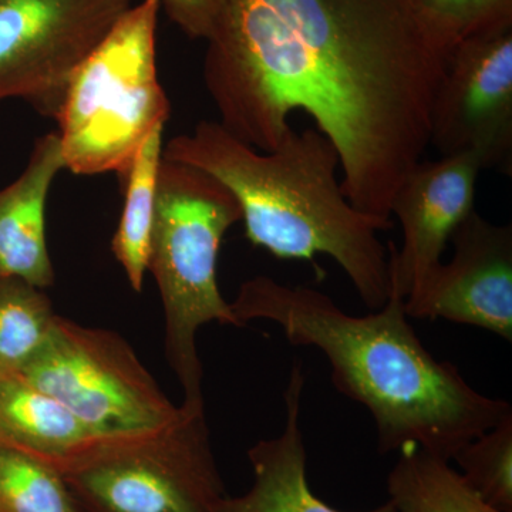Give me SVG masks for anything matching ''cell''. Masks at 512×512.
<instances>
[{
	"label": "cell",
	"mask_w": 512,
	"mask_h": 512,
	"mask_svg": "<svg viewBox=\"0 0 512 512\" xmlns=\"http://www.w3.org/2000/svg\"><path fill=\"white\" fill-rule=\"evenodd\" d=\"M447 59L417 0H228L204 82L222 127L261 151L292 114L311 116L353 207L392 221L397 188L430 147Z\"/></svg>",
	"instance_id": "obj_1"
},
{
	"label": "cell",
	"mask_w": 512,
	"mask_h": 512,
	"mask_svg": "<svg viewBox=\"0 0 512 512\" xmlns=\"http://www.w3.org/2000/svg\"><path fill=\"white\" fill-rule=\"evenodd\" d=\"M231 308L242 326L269 320L291 345L320 350L336 390L372 414L379 453L417 447L451 461L512 413L507 400L477 392L457 366L431 355L394 296L353 316L318 289L258 275L239 286Z\"/></svg>",
	"instance_id": "obj_2"
},
{
	"label": "cell",
	"mask_w": 512,
	"mask_h": 512,
	"mask_svg": "<svg viewBox=\"0 0 512 512\" xmlns=\"http://www.w3.org/2000/svg\"><path fill=\"white\" fill-rule=\"evenodd\" d=\"M165 160L200 168L237 198L245 235L279 259L315 265L328 255L373 311L389 301V251L379 239L393 221L353 207L338 180L340 158L318 128H291L271 151L232 136L220 121L202 120L171 138Z\"/></svg>",
	"instance_id": "obj_3"
},
{
	"label": "cell",
	"mask_w": 512,
	"mask_h": 512,
	"mask_svg": "<svg viewBox=\"0 0 512 512\" xmlns=\"http://www.w3.org/2000/svg\"><path fill=\"white\" fill-rule=\"evenodd\" d=\"M241 220L237 198L217 178L163 157L147 271L163 303L165 357L190 406H204L198 330L212 322L244 328L217 279L222 241Z\"/></svg>",
	"instance_id": "obj_4"
},
{
	"label": "cell",
	"mask_w": 512,
	"mask_h": 512,
	"mask_svg": "<svg viewBox=\"0 0 512 512\" xmlns=\"http://www.w3.org/2000/svg\"><path fill=\"white\" fill-rule=\"evenodd\" d=\"M160 0H141L117 19L67 84L56 121L66 170L126 174L171 104L157 73Z\"/></svg>",
	"instance_id": "obj_5"
},
{
	"label": "cell",
	"mask_w": 512,
	"mask_h": 512,
	"mask_svg": "<svg viewBox=\"0 0 512 512\" xmlns=\"http://www.w3.org/2000/svg\"><path fill=\"white\" fill-rule=\"evenodd\" d=\"M83 512H221L228 497L204 406L161 429L104 436L53 467Z\"/></svg>",
	"instance_id": "obj_6"
},
{
	"label": "cell",
	"mask_w": 512,
	"mask_h": 512,
	"mask_svg": "<svg viewBox=\"0 0 512 512\" xmlns=\"http://www.w3.org/2000/svg\"><path fill=\"white\" fill-rule=\"evenodd\" d=\"M19 376L100 436L161 429L180 414L123 336L59 315Z\"/></svg>",
	"instance_id": "obj_7"
},
{
	"label": "cell",
	"mask_w": 512,
	"mask_h": 512,
	"mask_svg": "<svg viewBox=\"0 0 512 512\" xmlns=\"http://www.w3.org/2000/svg\"><path fill=\"white\" fill-rule=\"evenodd\" d=\"M133 0H0V101L56 119L67 84Z\"/></svg>",
	"instance_id": "obj_8"
},
{
	"label": "cell",
	"mask_w": 512,
	"mask_h": 512,
	"mask_svg": "<svg viewBox=\"0 0 512 512\" xmlns=\"http://www.w3.org/2000/svg\"><path fill=\"white\" fill-rule=\"evenodd\" d=\"M430 146L473 153L485 170H512V26L460 43L431 109Z\"/></svg>",
	"instance_id": "obj_9"
},
{
	"label": "cell",
	"mask_w": 512,
	"mask_h": 512,
	"mask_svg": "<svg viewBox=\"0 0 512 512\" xmlns=\"http://www.w3.org/2000/svg\"><path fill=\"white\" fill-rule=\"evenodd\" d=\"M450 241L454 254L440 262L403 301L409 318L444 319L512 340V227L493 224L476 210Z\"/></svg>",
	"instance_id": "obj_10"
},
{
	"label": "cell",
	"mask_w": 512,
	"mask_h": 512,
	"mask_svg": "<svg viewBox=\"0 0 512 512\" xmlns=\"http://www.w3.org/2000/svg\"><path fill=\"white\" fill-rule=\"evenodd\" d=\"M484 170L477 154L466 153L420 161L404 177L390 204L403 234L402 247L390 242L387 248L390 296L404 301L440 264L451 235L474 211Z\"/></svg>",
	"instance_id": "obj_11"
},
{
	"label": "cell",
	"mask_w": 512,
	"mask_h": 512,
	"mask_svg": "<svg viewBox=\"0 0 512 512\" xmlns=\"http://www.w3.org/2000/svg\"><path fill=\"white\" fill-rule=\"evenodd\" d=\"M64 165L57 131L37 138L28 164L0 188V278H15L43 289L55 284L46 238V202Z\"/></svg>",
	"instance_id": "obj_12"
},
{
	"label": "cell",
	"mask_w": 512,
	"mask_h": 512,
	"mask_svg": "<svg viewBox=\"0 0 512 512\" xmlns=\"http://www.w3.org/2000/svg\"><path fill=\"white\" fill-rule=\"evenodd\" d=\"M305 375L295 363L284 393L286 423L281 436L261 440L248 450L251 488L239 497L225 498L221 512H343L316 497L306 476L305 440L301 427ZM365 512H397L387 501Z\"/></svg>",
	"instance_id": "obj_13"
},
{
	"label": "cell",
	"mask_w": 512,
	"mask_h": 512,
	"mask_svg": "<svg viewBox=\"0 0 512 512\" xmlns=\"http://www.w3.org/2000/svg\"><path fill=\"white\" fill-rule=\"evenodd\" d=\"M100 434L67 407L20 376L0 379V444L52 467L82 453Z\"/></svg>",
	"instance_id": "obj_14"
},
{
	"label": "cell",
	"mask_w": 512,
	"mask_h": 512,
	"mask_svg": "<svg viewBox=\"0 0 512 512\" xmlns=\"http://www.w3.org/2000/svg\"><path fill=\"white\" fill-rule=\"evenodd\" d=\"M164 127L154 128L120 180L126 188L124 207L111 242V251L123 268L128 284L137 293L143 291L150 256L158 171L163 161Z\"/></svg>",
	"instance_id": "obj_15"
},
{
	"label": "cell",
	"mask_w": 512,
	"mask_h": 512,
	"mask_svg": "<svg viewBox=\"0 0 512 512\" xmlns=\"http://www.w3.org/2000/svg\"><path fill=\"white\" fill-rule=\"evenodd\" d=\"M387 493L397 512H500L471 490L450 461L417 447L400 451Z\"/></svg>",
	"instance_id": "obj_16"
},
{
	"label": "cell",
	"mask_w": 512,
	"mask_h": 512,
	"mask_svg": "<svg viewBox=\"0 0 512 512\" xmlns=\"http://www.w3.org/2000/svg\"><path fill=\"white\" fill-rule=\"evenodd\" d=\"M56 318L43 289L0 278V379L25 370L45 345Z\"/></svg>",
	"instance_id": "obj_17"
},
{
	"label": "cell",
	"mask_w": 512,
	"mask_h": 512,
	"mask_svg": "<svg viewBox=\"0 0 512 512\" xmlns=\"http://www.w3.org/2000/svg\"><path fill=\"white\" fill-rule=\"evenodd\" d=\"M0 512H83L56 468L0 444Z\"/></svg>",
	"instance_id": "obj_18"
},
{
	"label": "cell",
	"mask_w": 512,
	"mask_h": 512,
	"mask_svg": "<svg viewBox=\"0 0 512 512\" xmlns=\"http://www.w3.org/2000/svg\"><path fill=\"white\" fill-rule=\"evenodd\" d=\"M453 461L485 504L500 512H512V413L467 443Z\"/></svg>",
	"instance_id": "obj_19"
},
{
	"label": "cell",
	"mask_w": 512,
	"mask_h": 512,
	"mask_svg": "<svg viewBox=\"0 0 512 512\" xmlns=\"http://www.w3.org/2000/svg\"><path fill=\"white\" fill-rule=\"evenodd\" d=\"M424 23L447 57L460 43L512 26V0H417Z\"/></svg>",
	"instance_id": "obj_20"
},
{
	"label": "cell",
	"mask_w": 512,
	"mask_h": 512,
	"mask_svg": "<svg viewBox=\"0 0 512 512\" xmlns=\"http://www.w3.org/2000/svg\"><path fill=\"white\" fill-rule=\"evenodd\" d=\"M228 0H160L171 22L191 39L207 42L224 15Z\"/></svg>",
	"instance_id": "obj_21"
}]
</instances>
